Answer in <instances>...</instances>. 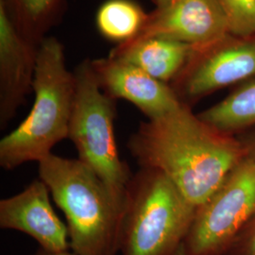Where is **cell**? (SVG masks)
<instances>
[{
	"instance_id": "obj_13",
	"label": "cell",
	"mask_w": 255,
	"mask_h": 255,
	"mask_svg": "<svg viewBox=\"0 0 255 255\" xmlns=\"http://www.w3.org/2000/svg\"><path fill=\"white\" fill-rule=\"evenodd\" d=\"M10 23L21 36L39 47L58 26L67 9L66 0H0Z\"/></svg>"
},
{
	"instance_id": "obj_6",
	"label": "cell",
	"mask_w": 255,
	"mask_h": 255,
	"mask_svg": "<svg viewBox=\"0 0 255 255\" xmlns=\"http://www.w3.org/2000/svg\"><path fill=\"white\" fill-rule=\"evenodd\" d=\"M255 217V159L246 156L197 207L182 247L185 255H224Z\"/></svg>"
},
{
	"instance_id": "obj_18",
	"label": "cell",
	"mask_w": 255,
	"mask_h": 255,
	"mask_svg": "<svg viewBox=\"0 0 255 255\" xmlns=\"http://www.w3.org/2000/svg\"><path fill=\"white\" fill-rule=\"evenodd\" d=\"M255 130H253L251 133L248 134V136L240 138L242 142L244 143L247 149V156H250L255 159Z\"/></svg>"
},
{
	"instance_id": "obj_7",
	"label": "cell",
	"mask_w": 255,
	"mask_h": 255,
	"mask_svg": "<svg viewBox=\"0 0 255 255\" xmlns=\"http://www.w3.org/2000/svg\"><path fill=\"white\" fill-rule=\"evenodd\" d=\"M255 76V36L228 33L192 46L188 60L169 85L180 101L191 107L214 92Z\"/></svg>"
},
{
	"instance_id": "obj_19",
	"label": "cell",
	"mask_w": 255,
	"mask_h": 255,
	"mask_svg": "<svg viewBox=\"0 0 255 255\" xmlns=\"http://www.w3.org/2000/svg\"><path fill=\"white\" fill-rule=\"evenodd\" d=\"M32 255H77L76 254H74L73 252H69L68 251H65V252H62V253H49V252H46L42 250L41 248L38 249L36 252Z\"/></svg>"
},
{
	"instance_id": "obj_21",
	"label": "cell",
	"mask_w": 255,
	"mask_h": 255,
	"mask_svg": "<svg viewBox=\"0 0 255 255\" xmlns=\"http://www.w3.org/2000/svg\"><path fill=\"white\" fill-rule=\"evenodd\" d=\"M184 255V253H183V252H182V249H181V251H180V252H179V254H178V255Z\"/></svg>"
},
{
	"instance_id": "obj_14",
	"label": "cell",
	"mask_w": 255,
	"mask_h": 255,
	"mask_svg": "<svg viewBox=\"0 0 255 255\" xmlns=\"http://www.w3.org/2000/svg\"><path fill=\"white\" fill-rule=\"evenodd\" d=\"M198 116L212 127L232 135L255 128V76L239 83L224 100Z\"/></svg>"
},
{
	"instance_id": "obj_15",
	"label": "cell",
	"mask_w": 255,
	"mask_h": 255,
	"mask_svg": "<svg viewBox=\"0 0 255 255\" xmlns=\"http://www.w3.org/2000/svg\"><path fill=\"white\" fill-rule=\"evenodd\" d=\"M147 13L134 0H107L96 14V26L101 36L118 45L137 36Z\"/></svg>"
},
{
	"instance_id": "obj_2",
	"label": "cell",
	"mask_w": 255,
	"mask_h": 255,
	"mask_svg": "<svg viewBox=\"0 0 255 255\" xmlns=\"http://www.w3.org/2000/svg\"><path fill=\"white\" fill-rule=\"evenodd\" d=\"M39 178L64 213L74 254L120 253L126 188L110 184L79 159L52 153L39 162Z\"/></svg>"
},
{
	"instance_id": "obj_4",
	"label": "cell",
	"mask_w": 255,
	"mask_h": 255,
	"mask_svg": "<svg viewBox=\"0 0 255 255\" xmlns=\"http://www.w3.org/2000/svg\"><path fill=\"white\" fill-rule=\"evenodd\" d=\"M121 255H177L197 208L164 174L140 167L127 186Z\"/></svg>"
},
{
	"instance_id": "obj_8",
	"label": "cell",
	"mask_w": 255,
	"mask_h": 255,
	"mask_svg": "<svg viewBox=\"0 0 255 255\" xmlns=\"http://www.w3.org/2000/svg\"><path fill=\"white\" fill-rule=\"evenodd\" d=\"M228 33L219 0H172L148 12L137 36L128 42L158 37L200 46Z\"/></svg>"
},
{
	"instance_id": "obj_12",
	"label": "cell",
	"mask_w": 255,
	"mask_h": 255,
	"mask_svg": "<svg viewBox=\"0 0 255 255\" xmlns=\"http://www.w3.org/2000/svg\"><path fill=\"white\" fill-rule=\"evenodd\" d=\"M191 50L188 44L153 37L118 45L109 56L133 64L155 79L170 84L181 72Z\"/></svg>"
},
{
	"instance_id": "obj_17",
	"label": "cell",
	"mask_w": 255,
	"mask_h": 255,
	"mask_svg": "<svg viewBox=\"0 0 255 255\" xmlns=\"http://www.w3.org/2000/svg\"><path fill=\"white\" fill-rule=\"evenodd\" d=\"M229 255H255V217L237 237Z\"/></svg>"
},
{
	"instance_id": "obj_20",
	"label": "cell",
	"mask_w": 255,
	"mask_h": 255,
	"mask_svg": "<svg viewBox=\"0 0 255 255\" xmlns=\"http://www.w3.org/2000/svg\"><path fill=\"white\" fill-rule=\"evenodd\" d=\"M151 1L153 2L155 8H160V7H163V6H165L166 4L170 3L172 0H151Z\"/></svg>"
},
{
	"instance_id": "obj_1",
	"label": "cell",
	"mask_w": 255,
	"mask_h": 255,
	"mask_svg": "<svg viewBox=\"0 0 255 255\" xmlns=\"http://www.w3.org/2000/svg\"><path fill=\"white\" fill-rule=\"evenodd\" d=\"M127 146L140 167L162 172L196 208L247 156L240 138L212 127L183 103L141 122Z\"/></svg>"
},
{
	"instance_id": "obj_3",
	"label": "cell",
	"mask_w": 255,
	"mask_h": 255,
	"mask_svg": "<svg viewBox=\"0 0 255 255\" xmlns=\"http://www.w3.org/2000/svg\"><path fill=\"white\" fill-rule=\"evenodd\" d=\"M32 92L34 102L27 118L0 141V166L5 170L39 163L68 138L75 77L67 68L64 45L54 36L38 47Z\"/></svg>"
},
{
	"instance_id": "obj_16",
	"label": "cell",
	"mask_w": 255,
	"mask_h": 255,
	"mask_svg": "<svg viewBox=\"0 0 255 255\" xmlns=\"http://www.w3.org/2000/svg\"><path fill=\"white\" fill-rule=\"evenodd\" d=\"M228 23L229 33L255 36V0H219Z\"/></svg>"
},
{
	"instance_id": "obj_11",
	"label": "cell",
	"mask_w": 255,
	"mask_h": 255,
	"mask_svg": "<svg viewBox=\"0 0 255 255\" xmlns=\"http://www.w3.org/2000/svg\"><path fill=\"white\" fill-rule=\"evenodd\" d=\"M38 47L15 30L0 8V128L4 129L32 92Z\"/></svg>"
},
{
	"instance_id": "obj_10",
	"label": "cell",
	"mask_w": 255,
	"mask_h": 255,
	"mask_svg": "<svg viewBox=\"0 0 255 255\" xmlns=\"http://www.w3.org/2000/svg\"><path fill=\"white\" fill-rule=\"evenodd\" d=\"M50 192L40 178L18 194L0 201V228L14 230L33 238L49 253L70 249L67 225L56 215Z\"/></svg>"
},
{
	"instance_id": "obj_5",
	"label": "cell",
	"mask_w": 255,
	"mask_h": 255,
	"mask_svg": "<svg viewBox=\"0 0 255 255\" xmlns=\"http://www.w3.org/2000/svg\"><path fill=\"white\" fill-rule=\"evenodd\" d=\"M73 73L75 95L68 139L82 163L110 184L126 188L132 174L120 158L116 142L117 101L101 90L91 59L83 60Z\"/></svg>"
},
{
	"instance_id": "obj_9",
	"label": "cell",
	"mask_w": 255,
	"mask_h": 255,
	"mask_svg": "<svg viewBox=\"0 0 255 255\" xmlns=\"http://www.w3.org/2000/svg\"><path fill=\"white\" fill-rule=\"evenodd\" d=\"M91 63L101 90L116 101L132 103L148 120L159 119L182 104L169 84L133 64L110 56Z\"/></svg>"
}]
</instances>
